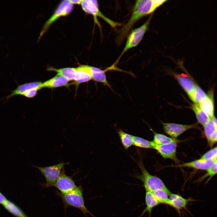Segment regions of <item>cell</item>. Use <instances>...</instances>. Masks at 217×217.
I'll use <instances>...</instances> for the list:
<instances>
[{
	"mask_svg": "<svg viewBox=\"0 0 217 217\" xmlns=\"http://www.w3.org/2000/svg\"><path fill=\"white\" fill-rule=\"evenodd\" d=\"M166 0H139L136 1L131 16L127 23L119 31L116 39V43L121 44L129 34L134 24L143 17L151 14Z\"/></svg>",
	"mask_w": 217,
	"mask_h": 217,
	"instance_id": "obj_1",
	"label": "cell"
},
{
	"mask_svg": "<svg viewBox=\"0 0 217 217\" xmlns=\"http://www.w3.org/2000/svg\"><path fill=\"white\" fill-rule=\"evenodd\" d=\"M60 195L64 205L66 206H71L81 210L86 217L87 213L94 215L88 210L86 206L83 194L82 187L81 185L69 193L61 194Z\"/></svg>",
	"mask_w": 217,
	"mask_h": 217,
	"instance_id": "obj_2",
	"label": "cell"
},
{
	"mask_svg": "<svg viewBox=\"0 0 217 217\" xmlns=\"http://www.w3.org/2000/svg\"><path fill=\"white\" fill-rule=\"evenodd\" d=\"M138 165L142 172L141 174L137 175L135 177L141 181L146 191L153 192L161 189H168L159 178L150 174L145 167L142 161L140 160Z\"/></svg>",
	"mask_w": 217,
	"mask_h": 217,
	"instance_id": "obj_3",
	"label": "cell"
},
{
	"mask_svg": "<svg viewBox=\"0 0 217 217\" xmlns=\"http://www.w3.org/2000/svg\"><path fill=\"white\" fill-rule=\"evenodd\" d=\"M153 15V14H151L144 24L140 27L133 30L128 34L125 46L116 63H115V64L118 62L125 52L131 48L136 47L139 44L148 30Z\"/></svg>",
	"mask_w": 217,
	"mask_h": 217,
	"instance_id": "obj_4",
	"label": "cell"
},
{
	"mask_svg": "<svg viewBox=\"0 0 217 217\" xmlns=\"http://www.w3.org/2000/svg\"><path fill=\"white\" fill-rule=\"evenodd\" d=\"M74 5L69 0L61 2L55 10L52 15L44 24L40 33L38 40L46 32L50 26L56 20L61 17L69 14L72 11Z\"/></svg>",
	"mask_w": 217,
	"mask_h": 217,
	"instance_id": "obj_5",
	"label": "cell"
},
{
	"mask_svg": "<svg viewBox=\"0 0 217 217\" xmlns=\"http://www.w3.org/2000/svg\"><path fill=\"white\" fill-rule=\"evenodd\" d=\"M68 163L61 162L55 165L45 167L33 166L38 169L44 177L46 182L43 185L44 188H47L53 186L62 170L64 168V165Z\"/></svg>",
	"mask_w": 217,
	"mask_h": 217,
	"instance_id": "obj_6",
	"label": "cell"
},
{
	"mask_svg": "<svg viewBox=\"0 0 217 217\" xmlns=\"http://www.w3.org/2000/svg\"><path fill=\"white\" fill-rule=\"evenodd\" d=\"M80 5L85 12L92 15L95 18L99 17L102 19L112 28H115L120 25V24L111 20L102 13L99 9L97 1L83 0Z\"/></svg>",
	"mask_w": 217,
	"mask_h": 217,
	"instance_id": "obj_7",
	"label": "cell"
},
{
	"mask_svg": "<svg viewBox=\"0 0 217 217\" xmlns=\"http://www.w3.org/2000/svg\"><path fill=\"white\" fill-rule=\"evenodd\" d=\"M164 131L171 138L176 139L185 131L192 129H199L197 124H182L162 122Z\"/></svg>",
	"mask_w": 217,
	"mask_h": 217,
	"instance_id": "obj_8",
	"label": "cell"
},
{
	"mask_svg": "<svg viewBox=\"0 0 217 217\" xmlns=\"http://www.w3.org/2000/svg\"><path fill=\"white\" fill-rule=\"evenodd\" d=\"M177 140L173 142L163 145H157L152 141L153 149L156 150L165 159H169L178 163L179 160L176 156Z\"/></svg>",
	"mask_w": 217,
	"mask_h": 217,
	"instance_id": "obj_9",
	"label": "cell"
},
{
	"mask_svg": "<svg viewBox=\"0 0 217 217\" xmlns=\"http://www.w3.org/2000/svg\"><path fill=\"white\" fill-rule=\"evenodd\" d=\"M53 186L56 187L61 194L71 192L77 187L72 177L69 176L65 174L64 168L62 170Z\"/></svg>",
	"mask_w": 217,
	"mask_h": 217,
	"instance_id": "obj_10",
	"label": "cell"
},
{
	"mask_svg": "<svg viewBox=\"0 0 217 217\" xmlns=\"http://www.w3.org/2000/svg\"><path fill=\"white\" fill-rule=\"evenodd\" d=\"M44 88L43 83L39 81L33 82L19 85L16 89L13 90L12 93L5 98L6 100L9 98L16 95H23L27 91L32 89L38 90Z\"/></svg>",
	"mask_w": 217,
	"mask_h": 217,
	"instance_id": "obj_11",
	"label": "cell"
},
{
	"mask_svg": "<svg viewBox=\"0 0 217 217\" xmlns=\"http://www.w3.org/2000/svg\"><path fill=\"white\" fill-rule=\"evenodd\" d=\"M217 159L206 160L202 159L179 164L177 166L181 167H189L194 169L206 170L215 162Z\"/></svg>",
	"mask_w": 217,
	"mask_h": 217,
	"instance_id": "obj_12",
	"label": "cell"
},
{
	"mask_svg": "<svg viewBox=\"0 0 217 217\" xmlns=\"http://www.w3.org/2000/svg\"><path fill=\"white\" fill-rule=\"evenodd\" d=\"M191 199H186L180 195L171 193L169 197L167 205L175 209L178 212L181 210L185 209Z\"/></svg>",
	"mask_w": 217,
	"mask_h": 217,
	"instance_id": "obj_13",
	"label": "cell"
},
{
	"mask_svg": "<svg viewBox=\"0 0 217 217\" xmlns=\"http://www.w3.org/2000/svg\"><path fill=\"white\" fill-rule=\"evenodd\" d=\"M90 66L88 65H82L76 68V77L74 84L77 86L92 80Z\"/></svg>",
	"mask_w": 217,
	"mask_h": 217,
	"instance_id": "obj_14",
	"label": "cell"
},
{
	"mask_svg": "<svg viewBox=\"0 0 217 217\" xmlns=\"http://www.w3.org/2000/svg\"><path fill=\"white\" fill-rule=\"evenodd\" d=\"M205 136L210 146H213L217 142V126L210 118L203 126Z\"/></svg>",
	"mask_w": 217,
	"mask_h": 217,
	"instance_id": "obj_15",
	"label": "cell"
},
{
	"mask_svg": "<svg viewBox=\"0 0 217 217\" xmlns=\"http://www.w3.org/2000/svg\"><path fill=\"white\" fill-rule=\"evenodd\" d=\"M90 68L92 80L96 82L101 83L109 88H111L107 80L105 74L106 72L109 70L108 68L102 70L97 67L90 66Z\"/></svg>",
	"mask_w": 217,
	"mask_h": 217,
	"instance_id": "obj_16",
	"label": "cell"
},
{
	"mask_svg": "<svg viewBox=\"0 0 217 217\" xmlns=\"http://www.w3.org/2000/svg\"><path fill=\"white\" fill-rule=\"evenodd\" d=\"M70 81L67 78L57 75L53 77L43 83V87L54 88L68 86Z\"/></svg>",
	"mask_w": 217,
	"mask_h": 217,
	"instance_id": "obj_17",
	"label": "cell"
},
{
	"mask_svg": "<svg viewBox=\"0 0 217 217\" xmlns=\"http://www.w3.org/2000/svg\"><path fill=\"white\" fill-rule=\"evenodd\" d=\"M212 95V93H209L205 99L199 103L202 110L210 118L214 116V105Z\"/></svg>",
	"mask_w": 217,
	"mask_h": 217,
	"instance_id": "obj_18",
	"label": "cell"
},
{
	"mask_svg": "<svg viewBox=\"0 0 217 217\" xmlns=\"http://www.w3.org/2000/svg\"><path fill=\"white\" fill-rule=\"evenodd\" d=\"M48 71H52L57 73V75L63 76L68 78L70 81H75L76 77V69L74 68H65L59 69L53 67H48Z\"/></svg>",
	"mask_w": 217,
	"mask_h": 217,
	"instance_id": "obj_19",
	"label": "cell"
},
{
	"mask_svg": "<svg viewBox=\"0 0 217 217\" xmlns=\"http://www.w3.org/2000/svg\"><path fill=\"white\" fill-rule=\"evenodd\" d=\"M146 207L139 217H141L146 212L149 213V217H151L153 209L159 203L154 196L153 193L146 191L145 196Z\"/></svg>",
	"mask_w": 217,
	"mask_h": 217,
	"instance_id": "obj_20",
	"label": "cell"
},
{
	"mask_svg": "<svg viewBox=\"0 0 217 217\" xmlns=\"http://www.w3.org/2000/svg\"><path fill=\"white\" fill-rule=\"evenodd\" d=\"M175 77L188 95L193 91L197 85L190 78L180 75Z\"/></svg>",
	"mask_w": 217,
	"mask_h": 217,
	"instance_id": "obj_21",
	"label": "cell"
},
{
	"mask_svg": "<svg viewBox=\"0 0 217 217\" xmlns=\"http://www.w3.org/2000/svg\"><path fill=\"white\" fill-rule=\"evenodd\" d=\"M5 209L16 217H28L15 203L7 200L3 204Z\"/></svg>",
	"mask_w": 217,
	"mask_h": 217,
	"instance_id": "obj_22",
	"label": "cell"
},
{
	"mask_svg": "<svg viewBox=\"0 0 217 217\" xmlns=\"http://www.w3.org/2000/svg\"><path fill=\"white\" fill-rule=\"evenodd\" d=\"M191 108L195 113L198 122L203 126L210 118L202 110L199 104L194 103Z\"/></svg>",
	"mask_w": 217,
	"mask_h": 217,
	"instance_id": "obj_23",
	"label": "cell"
},
{
	"mask_svg": "<svg viewBox=\"0 0 217 217\" xmlns=\"http://www.w3.org/2000/svg\"><path fill=\"white\" fill-rule=\"evenodd\" d=\"M159 203L168 204L169 197L171 193L168 189H161L152 192Z\"/></svg>",
	"mask_w": 217,
	"mask_h": 217,
	"instance_id": "obj_24",
	"label": "cell"
},
{
	"mask_svg": "<svg viewBox=\"0 0 217 217\" xmlns=\"http://www.w3.org/2000/svg\"><path fill=\"white\" fill-rule=\"evenodd\" d=\"M188 96L194 103L199 104L207 97V95L197 85L193 91Z\"/></svg>",
	"mask_w": 217,
	"mask_h": 217,
	"instance_id": "obj_25",
	"label": "cell"
},
{
	"mask_svg": "<svg viewBox=\"0 0 217 217\" xmlns=\"http://www.w3.org/2000/svg\"><path fill=\"white\" fill-rule=\"evenodd\" d=\"M122 144L125 150L133 145L132 135L126 133L121 129L117 131Z\"/></svg>",
	"mask_w": 217,
	"mask_h": 217,
	"instance_id": "obj_26",
	"label": "cell"
},
{
	"mask_svg": "<svg viewBox=\"0 0 217 217\" xmlns=\"http://www.w3.org/2000/svg\"><path fill=\"white\" fill-rule=\"evenodd\" d=\"M154 133V143L157 145H163L169 143L177 140L176 139L168 137L164 134L155 132L152 130Z\"/></svg>",
	"mask_w": 217,
	"mask_h": 217,
	"instance_id": "obj_27",
	"label": "cell"
},
{
	"mask_svg": "<svg viewBox=\"0 0 217 217\" xmlns=\"http://www.w3.org/2000/svg\"><path fill=\"white\" fill-rule=\"evenodd\" d=\"M133 145L143 148H152V141H149L142 137L132 135Z\"/></svg>",
	"mask_w": 217,
	"mask_h": 217,
	"instance_id": "obj_28",
	"label": "cell"
},
{
	"mask_svg": "<svg viewBox=\"0 0 217 217\" xmlns=\"http://www.w3.org/2000/svg\"><path fill=\"white\" fill-rule=\"evenodd\" d=\"M206 173L203 176H202L199 180V181H202L207 177H209V179L207 181H209L214 175L217 174V162H215L207 170Z\"/></svg>",
	"mask_w": 217,
	"mask_h": 217,
	"instance_id": "obj_29",
	"label": "cell"
},
{
	"mask_svg": "<svg viewBox=\"0 0 217 217\" xmlns=\"http://www.w3.org/2000/svg\"><path fill=\"white\" fill-rule=\"evenodd\" d=\"M217 150L215 146L204 153L200 158L206 160L217 159Z\"/></svg>",
	"mask_w": 217,
	"mask_h": 217,
	"instance_id": "obj_30",
	"label": "cell"
},
{
	"mask_svg": "<svg viewBox=\"0 0 217 217\" xmlns=\"http://www.w3.org/2000/svg\"><path fill=\"white\" fill-rule=\"evenodd\" d=\"M38 90L37 89L30 90L25 93L23 95L28 98H33L36 96Z\"/></svg>",
	"mask_w": 217,
	"mask_h": 217,
	"instance_id": "obj_31",
	"label": "cell"
},
{
	"mask_svg": "<svg viewBox=\"0 0 217 217\" xmlns=\"http://www.w3.org/2000/svg\"><path fill=\"white\" fill-rule=\"evenodd\" d=\"M7 200L5 196L0 192V204L3 205Z\"/></svg>",
	"mask_w": 217,
	"mask_h": 217,
	"instance_id": "obj_32",
	"label": "cell"
},
{
	"mask_svg": "<svg viewBox=\"0 0 217 217\" xmlns=\"http://www.w3.org/2000/svg\"><path fill=\"white\" fill-rule=\"evenodd\" d=\"M73 5L81 4L82 0H69Z\"/></svg>",
	"mask_w": 217,
	"mask_h": 217,
	"instance_id": "obj_33",
	"label": "cell"
}]
</instances>
